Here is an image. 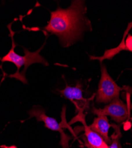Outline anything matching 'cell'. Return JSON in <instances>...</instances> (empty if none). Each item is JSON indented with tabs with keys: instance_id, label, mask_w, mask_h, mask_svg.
Here are the masks:
<instances>
[{
	"instance_id": "cell-1",
	"label": "cell",
	"mask_w": 132,
	"mask_h": 148,
	"mask_svg": "<svg viewBox=\"0 0 132 148\" xmlns=\"http://www.w3.org/2000/svg\"><path fill=\"white\" fill-rule=\"evenodd\" d=\"M86 13L85 1H72L66 9L58 7L55 11H51L50 20L44 30L57 36L61 45L68 47L80 39L83 32L91 30Z\"/></svg>"
},
{
	"instance_id": "cell-2",
	"label": "cell",
	"mask_w": 132,
	"mask_h": 148,
	"mask_svg": "<svg viewBox=\"0 0 132 148\" xmlns=\"http://www.w3.org/2000/svg\"><path fill=\"white\" fill-rule=\"evenodd\" d=\"M8 27H10V34L12 39V47L9 52L1 59V61L2 62H10L13 63L16 66L17 70L16 73L13 74V75H10V77L19 79L24 83H27L28 81L25 78V73L28 68L30 65L35 63H39L45 66H48L49 65L48 62L45 59V58L41 56L39 54L46 42H45L43 46L39 49H38L37 51L35 52H31L28 51V49L23 48L24 52H25V56H22L19 55L15 52V48L16 45L13 39L14 33L11 31V29H10V25Z\"/></svg>"
},
{
	"instance_id": "cell-3",
	"label": "cell",
	"mask_w": 132,
	"mask_h": 148,
	"mask_svg": "<svg viewBox=\"0 0 132 148\" xmlns=\"http://www.w3.org/2000/svg\"><path fill=\"white\" fill-rule=\"evenodd\" d=\"M101 76L96 95V101L98 103H110L116 98L120 92L126 88H122L116 84L108 73L104 64L101 65Z\"/></svg>"
},
{
	"instance_id": "cell-4",
	"label": "cell",
	"mask_w": 132,
	"mask_h": 148,
	"mask_svg": "<svg viewBox=\"0 0 132 148\" xmlns=\"http://www.w3.org/2000/svg\"><path fill=\"white\" fill-rule=\"evenodd\" d=\"M129 106L125 104L120 98H116L104 108L93 107L91 112L97 116H109L113 120L117 123L126 121L130 115Z\"/></svg>"
},
{
	"instance_id": "cell-5",
	"label": "cell",
	"mask_w": 132,
	"mask_h": 148,
	"mask_svg": "<svg viewBox=\"0 0 132 148\" xmlns=\"http://www.w3.org/2000/svg\"><path fill=\"white\" fill-rule=\"evenodd\" d=\"M30 117H35L38 121H43L45 127L53 131H57L61 134V140L59 144L63 148H69V141L71 136L66 134L60 124L57 120L46 116L45 110L39 107H35L29 112Z\"/></svg>"
},
{
	"instance_id": "cell-6",
	"label": "cell",
	"mask_w": 132,
	"mask_h": 148,
	"mask_svg": "<svg viewBox=\"0 0 132 148\" xmlns=\"http://www.w3.org/2000/svg\"><path fill=\"white\" fill-rule=\"evenodd\" d=\"M79 116V120L81 121L83 125V130L85 131V139L88 143L93 148H109V145L105 142L101 136L92 130L89 126H88L85 120L84 116Z\"/></svg>"
},
{
	"instance_id": "cell-7",
	"label": "cell",
	"mask_w": 132,
	"mask_h": 148,
	"mask_svg": "<svg viewBox=\"0 0 132 148\" xmlns=\"http://www.w3.org/2000/svg\"><path fill=\"white\" fill-rule=\"evenodd\" d=\"M110 127L111 125L109 121V119L106 116L103 115L98 116L97 117L95 118L93 123L89 126V127L92 130L101 136L108 145L111 142L110 138L109 136Z\"/></svg>"
},
{
	"instance_id": "cell-8",
	"label": "cell",
	"mask_w": 132,
	"mask_h": 148,
	"mask_svg": "<svg viewBox=\"0 0 132 148\" xmlns=\"http://www.w3.org/2000/svg\"><path fill=\"white\" fill-rule=\"evenodd\" d=\"M58 91L66 98L73 103L76 100L78 103L82 102V104L85 105L87 102H89L86 101V100L83 97L82 84L80 82H77L75 87H70L66 84V87L64 90H59Z\"/></svg>"
},
{
	"instance_id": "cell-9",
	"label": "cell",
	"mask_w": 132,
	"mask_h": 148,
	"mask_svg": "<svg viewBox=\"0 0 132 148\" xmlns=\"http://www.w3.org/2000/svg\"><path fill=\"white\" fill-rule=\"evenodd\" d=\"M111 126L114 129V132L110 137L111 142L109 145V148H119L120 139L122 136L120 131V126L115 124H111Z\"/></svg>"
},
{
	"instance_id": "cell-10",
	"label": "cell",
	"mask_w": 132,
	"mask_h": 148,
	"mask_svg": "<svg viewBox=\"0 0 132 148\" xmlns=\"http://www.w3.org/2000/svg\"><path fill=\"white\" fill-rule=\"evenodd\" d=\"M84 141H85V143H84V145H85L87 148H93V147H92L91 145H89L88 143V142L84 139Z\"/></svg>"
},
{
	"instance_id": "cell-11",
	"label": "cell",
	"mask_w": 132,
	"mask_h": 148,
	"mask_svg": "<svg viewBox=\"0 0 132 148\" xmlns=\"http://www.w3.org/2000/svg\"><path fill=\"white\" fill-rule=\"evenodd\" d=\"M129 107H130V109H131V110H132V104H130Z\"/></svg>"
},
{
	"instance_id": "cell-12",
	"label": "cell",
	"mask_w": 132,
	"mask_h": 148,
	"mask_svg": "<svg viewBox=\"0 0 132 148\" xmlns=\"http://www.w3.org/2000/svg\"><path fill=\"white\" fill-rule=\"evenodd\" d=\"M119 148H122V146H121L120 143V144H119Z\"/></svg>"
}]
</instances>
